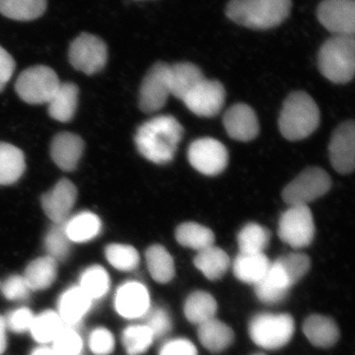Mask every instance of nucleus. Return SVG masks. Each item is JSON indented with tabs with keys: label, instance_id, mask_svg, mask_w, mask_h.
<instances>
[{
	"label": "nucleus",
	"instance_id": "obj_49",
	"mask_svg": "<svg viewBox=\"0 0 355 355\" xmlns=\"http://www.w3.org/2000/svg\"><path fill=\"white\" fill-rule=\"evenodd\" d=\"M31 355H55L53 349H38L34 350Z\"/></svg>",
	"mask_w": 355,
	"mask_h": 355
},
{
	"label": "nucleus",
	"instance_id": "obj_13",
	"mask_svg": "<svg viewBox=\"0 0 355 355\" xmlns=\"http://www.w3.org/2000/svg\"><path fill=\"white\" fill-rule=\"evenodd\" d=\"M225 97V89L219 81L205 78L184 98L183 102L191 113L212 118L220 113Z\"/></svg>",
	"mask_w": 355,
	"mask_h": 355
},
{
	"label": "nucleus",
	"instance_id": "obj_45",
	"mask_svg": "<svg viewBox=\"0 0 355 355\" xmlns=\"http://www.w3.org/2000/svg\"><path fill=\"white\" fill-rule=\"evenodd\" d=\"M146 327L153 334L154 338L166 335L172 328L171 319L163 309H156L151 312L147 320Z\"/></svg>",
	"mask_w": 355,
	"mask_h": 355
},
{
	"label": "nucleus",
	"instance_id": "obj_31",
	"mask_svg": "<svg viewBox=\"0 0 355 355\" xmlns=\"http://www.w3.org/2000/svg\"><path fill=\"white\" fill-rule=\"evenodd\" d=\"M175 237L181 246L190 248L198 252L214 246L216 241V236L209 227L195 222H184L178 226Z\"/></svg>",
	"mask_w": 355,
	"mask_h": 355
},
{
	"label": "nucleus",
	"instance_id": "obj_26",
	"mask_svg": "<svg viewBox=\"0 0 355 355\" xmlns=\"http://www.w3.org/2000/svg\"><path fill=\"white\" fill-rule=\"evenodd\" d=\"M193 263L207 279L214 282L222 279L227 272L230 259L223 250L214 245L198 252Z\"/></svg>",
	"mask_w": 355,
	"mask_h": 355
},
{
	"label": "nucleus",
	"instance_id": "obj_19",
	"mask_svg": "<svg viewBox=\"0 0 355 355\" xmlns=\"http://www.w3.org/2000/svg\"><path fill=\"white\" fill-rule=\"evenodd\" d=\"M293 286L277 261L270 263L263 279L254 286L257 297L266 304H277L287 297Z\"/></svg>",
	"mask_w": 355,
	"mask_h": 355
},
{
	"label": "nucleus",
	"instance_id": "obj_40",
	"mask_svg": "<svg viewBox=\"0 0 355 355\" xmlns=\"http://www.w3.org/2000/svg\"><path fill=\"white\" fill-rule=\"evenodd\" d=\"M275 261L286 273L292 286L297 284L309 272L311 266L309 257L302 253L287 254Z\"/></svg>",
	"mask_w": 355,
	"mask_h": 355
},
{
	"label": "nucleus",
	"instance_id": "obj_27",
	"mask_svg": "<svg viewBox=\"0 0 355 355\" xmlns=\"http://www.w3.org/2000/svg\"><path fill=\"white\" fill-rule=\"evenodd\" d=\"M25 156L18 147L0 142V184L16 183L24 174Z\"/></svg>",
	"mask_w": 355,
	"mask_h": 355
},
{
	"label": "nucleus",
	"instance_id": "obj_25",
	"mask_svg": "<svg viewBox=\"0 0 355 355\" xmlns=\"http://www.w3.org/2000/svg\"><path fill=\"white\" fill-rule=\"evenodd\" d=\"M270 266V261L265 254H240L233 263V272L240 282L256 286L265 277Z\"/></svg>",
	"mask_w": 355,
	"mask_h": 355
},
{
	"label": "nucleus",
	"instance_id": "obj_50",
	"mask_svg": "<svg viewBox=\"0 0 355 355\" xmlns=\"http://www.w3.org/2000/svg\"><path fill=\"white\" fill-rule=\"evenodd\" d=\"M254 355H265V354H254Z\"/></svg>",
	"mask_w": 355,
	"mask_h": 355
},
{
	"label": "nucleus",
	"instance_id": "obj_24",
	"mask_svg": "<svg viewBox=\"0 0 355 355\" xmlns=\"http://www.w3.org/2000/svg\"><path fill=\"white\" fill-rule=\"evenodd\" d=\"M90 298L79 287H72L62 294L58 302V311L62 323L73 326L86 314L91 307Z\"/></svg>",
	"mask_w": 355,
	"mask_h": 355
},
{
	"label": "nucleus",
	"instance_id": "obj_35",
	"mask_svg": "<svg viewBox=\"0 0 355 355\" xmlns=\"http://www.w3.org/2000/svg\"><path fill=\"white\" fill-rule=\"evenodd\" d=\"M62 329L64 326L60 315L53 311H46L34 318L30 331L37 342L46 343L53 342Z\"/></svg>",
	"mask_w": 355,
	"mask_h": 355
},
{
	"label": "nucleus",
	"instance_id": "obj_37",
	"mask_svg": "<svg viewBox=\"0 0 355 355\" xmlns=\"http://www.w3.org/2000/svg\"><path fill=\"white\" fill-rule=\"evenodd\" d=\"M110 265L123 272H130L139 265V254L132 246L123 244H111L105 250Z\"/></svg>",
	"mask_w": 355,
	"mask_h": 355
},
{
	"label": "nucleus",
	"instance_id": "obj_48",
	"mask_svg": "<svg viewBox=\"0 0 355 355\" xmlns=\"http://www.w3.org/2000/svg\"><path fill=\"white\" fill-rule=\"evenodd\" d=\"M6 324L3 318L0 316V355L3 354L6 349Z\"/></svg>",
	"mask_w": 355,
	"mask_h": 355
},
{
	"label": "nucleus",
	"instance_id": "obj_8",
	"mask_svg": "<svg viewBox=\"0 0 355 355\" xmlns=\"http://www.w3.org/2000/svg\"><path fill=\"white\" fill-rule=\"evenodd\" d=\"M279 236L282 241L294 249L310 246L314 239L315 224L309 207H289L280 216Z\"/></svg>",
	"mask_w": 355,
	"mask_h": 355
},
{
	"label": "nucleus",
	"instance_id": "obj_9",
	"mask_svg": "<svg viewBox=\"0 0 355 355\" xmlns=\"http://www.w3.org/2000/svg\"><path fill=\"white\" fill-rule=\"evenodd\" d=\"M69 58L74 69L87 76H93L106 65L108 49L99 37L83 33L70 44Z\"/></svg>",
	"mask_w": 355,
	"mask_h": 355
},
{
	"label": "nucleus",
	"instance_id": "obj_1",
	"mask_svg": "<svg viewBox=\"0 0 355 355\" xmlns=\"http://www.w3.org/2000/svg\"><path fill=\"white\" fill-rule=\"evenodd\" d=\"M184 128L172 116H158L142 123L135 133L139 153L154 164L171 162L183 139Z\"/></svg>",
	"mask_w": 355,
	"mask_h": 355
},
{
	"label": "nucleus",
	"instance_id": "obj_22",
	"mask_svg": "<svg viewBox=\"0 0 355 355\" xmlns=\"http://www.w3.org/2000/svg\"><path fill=\"white\" fill-rule=\"evenodd\" d=\"M198 336L202 347L211 352L228 349L235 338L232 329L216 318L198 326Z\"/></svg>",
	"mask_w": 355,
	"mask_h": 355
},
{
	"label": "nucleus",
	"instance_id": "obj_7",
	"mask_svg": "<svg viewBox=\"0 0 355 355\" xmlns=\"http://www.w3.org/2000/svg\"><path fill=\"white\" fill-rule=\"evenodd\" d=\"M331 186V177L324 170L307 168L284 189L282 198L289 207L308 205L326 195Z\"/></svg>",
	"mask_w": 355,
	"mask_h": 355
},
{
	"label": "nucleus",
	"instance_id": "obj_3",
	"mask_svg": "<svg viewBox=\"0 0 355 355\" xmlns=\"http://www.w3.org/2000/svg\"><path fill=\"white\" fill-rule=\"evenodd\" d=\"M279 125L282 137L291 141L310 137L320 125L317 103L302 91L291 93L282 106Z\"/></svg>",
	"mask_w": 355,
	"mask_h": 355
},
{
	"label": "nucleus",
	"instance_id": "obj_44",
	"mask_svg": "<svg viewBox=\"0 0 355 355\" xmlns=\"http://www.w3.org/2000/svg\"><path fill=\"white\" fill-rule=\"evenodd\" d=\"M34 318L31 311L27 308H21L9 314L6 324L14 333H24L31 329Z\"/></svg>",
	"mask_w": 355,
	"mask_h": 355
},
{
	"label": "nucleus",
	"instance_id": "obj_5",
	"mask_svg": "<svg viewBox=\"0 0 355 355\" xmlns=\"http://www.w3.org/2000/svg\"><path fill=\"white\" fill-rule=\"evenodd\" d=\"M295 331L293 318L288 314H259L249 324L251 340L265 349H279L291 342Z\"/></svg>",
	"mask_w": 355,
	"mask_h": 355
},
{
	"label": "nucleus",
	"instance_id": "obj_4",
	"mask_svg": "<svg viewBox=\"0 0 355 355\" xmlns=\"http://www.w3.org/2000/svg\"><path fill=\"white\" fill-rule=\"evenodd\" d=\"M322 76L336 84L349 83L355 71L354 37L334 36L327 40L318 53Z\"/></svg>",
	"mask_w": 355,
	"mask_h": 355
},
{
	"label": "nucleus",
	"instance_id": "obj_23",
	"mask_svg": "<svg viewBox=\"0 0 355 355\" xmlns=\"http://www.w3.org/2000/svg\"><path fill=\"white\" fill-rule=\"evenodd\" d=\"M205 79L202 70L191 62L170 65L171 95L182 100Z\"/></svg>",
	"mask_w": 355,
	"mask_h": 355
},
{
	"label": "nucleus",
	"instance_id": "obj_10",
	"mask_svg": "<svg viewBox=\"0 0 355 355\" xmlns=\"http://www.w3.org/2000/svg\"><path fill=\"white\" fill-rule=\"evenodd\" d=\"M170 95V65L157 62L148 70L140 85L139 108L146 114L157 112L165 106Z\"/></svg>",
	"mask_w": 355,
	"mask_h": 355
},
{
	"label": "nucleus",
	"instance_id": "obj_6",
	"mask_svg": "<svg viewBox=\"0 0 355 355\" xmlns=\"http://www.w3.org/2000/svg\"><path fill=\"white\" fill-rule=\"evenodd\" d=\"M60 85L55 70L46 65H35L18 76L15 90L28 104L42 105L48 104Z\"/></svg>",
	"mask_w": 355,
	"mask_h": 355
},
{
	"label": "nucleus",
	"instance_id": "obj_28",
	"mask_svg": "<svg viewBox=\"0 0 355 355\" xmlns=\"http://www.w3.org/2000/svg\"><path fill=\"white\" fill-rule=\"evenodd\" d=\"M102 222L95 214L83 211L69 217L65 231L70 242L85 243L94 239L101 232Z\"/></svg>",
	"mask_w": 355,
	"mask_h": 355
},
{
	"label": "nucleus",
	"instance_id": "obj_2",
	"mask_svg": "<svg viewBox=\"0 0 355 355\" xmlns=\"http://www.w3.org/2000/svg\"><path fill=\"white\" fill-rule=\"evenodd\" d=\"M291 9V0H230L226 16L250 29L266 30L282 24Z\"/></svg>",
	"mask_w": 355,
	"mask_h": 355
},
{
	"label": "nucleus",
	"instance_id": "obj_29",
	"mask_svg": "<svg viewBox=\"0 0 355 355\" xmlns=\"http://www.w3.org/2000/svg\"><path fill=\"white\" fill-rule=\"evenodd\" d=\"M57 277V261L50 256L41 257L26 268L24 279L30 291H43L50 287Z\"/></svg>",
	"mask_w": 355,
	"mask_h": 355
},
{
	"label": "nucleus",
	"instance_id": "obj_39",
	"mask_svg": "<svg viewBox=\"0 0 355 355\" xmlns=\"http://www.w3.org/2000/svg\"><path fill=\"white\" fill-rule=\"evenodd\" d=\"M153 340V334L146 326H130L123 334V347L130 355L144 354Z\"/></svg>",
	"mask_w": 355,
	"mask_h": 355
},
{
	"label": "nucleus",
	"instance_id": "obj_30",
	"mask_svg": "<svg viewBox=\"0 0 355 355\" xmlns=\"http://www.w3.org/2000/svg\"><path fill=\"white\" fill-rule=\"evenodd\" d=\"M184 312L188 321L200 326L216 318L217 312L216 299L207 292H193L184 302Z\"/></svg>",
	"mask_w": 355,
	"mask_h": 355
},
{
	"label": "nucleus",
	"instance_id": "obj_32",
	"mask_svg": "<svg viewBox=\"0 0 355 355\" xmlns=\"http://www.w3.org/2000/svg\"><path fill=\"white\" fill-rule=\"evenodd\" d=\"M147 268L159 284H168L175 277V263L171 254L161 245H153L146 253Z\"/></svg>",
	"mask_w": 355,
	"mask_h": 355
},
{
	"label": "nucleus",
	"instance_id": "obj_38",
	"mask_svg": "<svg viewBox=\"0 0 355 355\" xmlns=\"http://www.w3.org/2000/svg\"><path fill=\"white\" fill-rule=\"evenodd\" d=\"M67 221L53 224L44 238V247L48 256L55 261L64 260L69 253L70 240L65 231Z\"/></svg>",
	"mask_w": 355,
	"mask_h": 355
},
{
	"label": "nucleus",
	"instance_id": "obj_12",
	"mask_svg": "<svg viewBox=\"0 0 355 355\" xmlns=\"http://www.w3.org/2000/svg\"><path fill=\"white\" fill-rule=\"evenodd\" d=\"M317 16L334 36L354 37V0H323L318 6Z\"/></svg>",
	"mask_w": 355,
	"mask_h": 355
},
{
	"label": "nucleus",
	"instance_id": "obj_41",
	"mask_svg": "<svg viewBox=\"0 0 355 355\" xmlns=\"http://www.w3.org/2000/svg\"><path fill=\"white\" fill-rule=\"evenodd\" d=\"M83 343L80 336L70 327L62 329L53 340V352L55 355H79Z\"/></svg>",
	"mask_w": 355,
	"mask_h": 355
},
{
	"label": "nucleus",
	"instance_id": "obj_46",
	"mask_svg": "<svg viewBox=\"0 0 355 355\" xmlns=\"http://www.w3.org/2000/svg\"><path fill=\"white\" fill-rule=\"evenodd\" d=\"M159 355H198V350L190 340L178 338L165 343Z\"/></svg>",
	"mask_w": 355,
	"mask_h": 355
},
{
	"label": "nucleus",
	"instance_id": "obj_21",
	"mask_svg": "<svg viewBox=\"0 0 355 355\" xmlns=\"http://www.w3.org/2000/svg\"><path fill=\"white\" fill-rule=\"evenodd\" d=\"M78 87L76 84L60 83V87L49 101V114L53 120L67 123L73 119L78 105Z\"/></svg>",
	"mask_w": 355,
	"mask_h": 355
},
{
	"label": "nucleus",
	"instance_id": "obj_14",
	"mask_svg": "<svg viewBox=\"0 0 355 355\" xmlns=\"http://www.w3.org/2000/svg\"><path fill=\"white\" fill-rule=\"evenodd\" d=\"M329 156L334 169L340 174H349L355 165V125L352 121L338 125L331 137Z\"/></svg>",
	"mask_w": 355,
	"mask_h": 355
},
{
	"label": "nucleus",
	"instance_id": "obj_34",
	"mask_svg": "<svg viewBox=\"0 0 355 355\" xmlns=\"http://www.w3.org/2000/svg\"><path fill=\"white\" fill-rule=\"evenodd\" d=\"M270 233L268 229L257 223H248L238 234L240 254H263L270 243Z\"/></svg>",
	"mask_w": 355,
	"mask_h": 355
},
{
	"label": "nucleus",
	"instance_id": "obj_18",
	"mask_svg": "<svg viewBox=\"0 0 355 355\" xmlns=\"http://www.w3.org/2000/svg\"><path fill=\"white\" fill-rule=\"evenodd\" d=\"M84 150V141L71 132H60L51 144V156L58 168L65 172L74 171Z\"/></svg>",
	"mask_w": 355,
	"mask_h": 355
},
{
	"label": "nucleus",
	"instance_id": "obj_11",
	"mask_svg": "<svg viewBox=\"0 0 355 355\" xmlns=\"http://www.w3.org/2000/svg\"><path fill=\"white\" fill-rule=\"evenodd\" d=\"M189 162L207 176H216L228 164V153L220 141L210 137L195 140L189 147Z\"/></svg>",
	"mask_w": 355,
	"mask_h": 355
},
{
	"label": "nucleus",
	"instance_id": "obj_33",
	"mask_svg": "<svg viewBox=\"0 0 355 355\" xmlns=\"http://www.w3.org/2000/svg\"><path fill=\"white\" fill-rule=\"evenodd\" d=\"M46 0H0V13L9 19H38L46 10Z\"/></svg>",
	"mask_w": 355,
	"mask_h": 355
},
{
	"label": "nucleus",
	"instance_id": "obj_36",
	"mask_svg": "<svg viewBox=\"0 0 355 355\" xmlns=\"http://www.w3.org/2000/svg\"><path fill=\"white\" fill-rule=\"evenodd\" d=\"M81 289L91 300L106 295L110 288L108 273L99 266L88 268L81 275Z\"/></svg>",
	"mask_w": 355,
	"mask_h": 355
},
{
	"label": "nucleus",
	"instance_id": "obj_42",
	"mask_svg": "<svg viewBox=\"0 0 355 355\" xmlns=\"http://www.w3.org/2000/svg\"><path fill=\"white\" fill-rule=\"evenodd\" d=\"M89 347H90L93 354L108 355L114 350V336L111 331L106 330V329H96L89 338Z\"/></svg>",
	"mask_w": 355,
	"mask_h": 355
},
{
	"label": "nucleus",
	"instance_id": "obj_43",
	"mask_svg": "<svg viewBox=\"0 0 355 355\" xmlns=\"http://www.w3.org/2000/svg\"><path fill=\"white\" fill-rule=\"evenodd\" d=\"M2 292L8 300H24L29 296L30 288L26 284L24 277L13 275L9 277L2 286Z\"/></svg>",
	"mask_w": 355,
	"mask_h": 355
},
{
	"label": "nucleus",
	"instance_id": "obj_15",
	"mask_svg": "<svg viewBox=\"0 0 355 355\" xmlns=\"http://www.w3.org/2000/svg\"><path fill=\"white\" fill-rule=\"evenodd\" d=\"M76 198V184L69 179H62L51 191L42 196V207L46 216L53 221V223H60L69 218Z\"/></svg>",
	"mask_w": 355,
	"mask_h": 355
},
{
	"label": "nucleus",
	"instance_id": "obj_16",
	"mask_svg": "<svg viewBox=\"0 0 355 355\" xmlns=\"http://www.w3.org/2000/svg\"><path fill=\"white\" fill-rule=\"evenodd\" d=\"M224 128L231 139L238 141H251L260 130L258 116L246 104H236L223 116Z\"/></svg>",
	"mask_w": 355,
	"mask_h": 355
},
{
	"label": "nucleus",
	"instance_id": "obj_20",
	"mask_svg": "<svg viewBox=\"0 0 355 355\" xmlns=\"http://www.w3.org/2000/svg\"><path fill=\"white\" fill-rule=\"evenodd\" d=\"M303 333L314 347L328 349L338 343L340 331L330 318L312 315L303 324Z\"/></svg>",
	"mask_w": 355,
	"mask_h": 355
},
{
	"label": "nucleus",
	"instance_id": "obj_17",
	"mask_svg": "<svg viewBox=\"0 0 355 355\" xmlns=\"http://www.w3.org/2000/svg\"><path fill=\"white\" fill-rule=\"evenodd\" d=\"M114 306L116 312L125 319L144 317L150 307L148 291L140 282H127L116 292Z\"/></svg>",
	"mask_w": 355,
	"mask_h": 355
},
{
	"label": "nucleus",
	"instance_id": "obj_47",
	"mask_svg": "<svg viewBox=\"0 0 355 355\" xmlns=\"http://www.w3.org/2000/svg\"><path fill=\"white\" fill-rule=\"evenodd\" d=\"M15 70V60L8 51L0 46V92L6 88Z\"/></svg>",
	"mask_w": 355,
	"mask_h": 355
}]
</instances>
